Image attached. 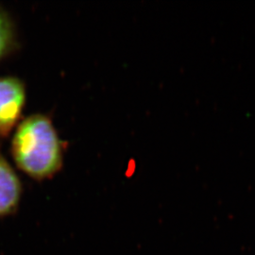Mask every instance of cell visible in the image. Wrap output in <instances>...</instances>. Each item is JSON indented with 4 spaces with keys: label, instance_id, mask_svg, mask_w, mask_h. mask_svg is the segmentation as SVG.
Here are the masks:
<instances>
[{
    "label": "cell",
    "instance_id": "3957f363",
    "mask_svg": "<svg viewBox=\"0 0 255 255\" xmlns=\"http://www.w3.org/2000/svg\"><path fill=\"white\" fill-rule=\"evenodd\" d=\"M22 189L18 175L0 152V219L12 215L17 210Z\"/></svg>",
    "mask_w": 255,
    "mask_h": 255
},
{
    "label": "cell",
    "instance_id": "7a4b0ae2",
    "mask_svg": "<svg viewBox=\"0 0 255 255\" xmlns=\"http://www.w3.org/2000/svg\"><path fill=\"white\" fill-rule=\"evenodd\" d=\"M27 100L26 85L13 76L0 77V138L9 136L21 121Z\"/></svg>",
    "mask_w": 255,
    "mask_h": 255
},
{
    "label": "cell",
    "instance_id": "6da1fadb",
    "mask_svg": "<svg viewBox=\"0 0 255 255\" xmlns=\"http://www.w3.org/2000/svg\"><path fill=\"white\" fill-rule=\"evenodd\" d=\"M66 146L51 118L37 113L19 122L10 141V154L22 172L43 182L62 170Z\"/></svg>",
    "mask_w": 255,
    "mask_h": 255
},
{
    "label": "cell",
    "instance_id": "277c9868",
    "mask_svg": "<svg viewBox=\"0 0 255 255\" xmlns=\"http://www.w3.org/2000/svg\"><path fill=\"white\" fill-rule=\"evenodd\" d=\"M15 25L6 9L0 7V62L17 46Z\"/></svg>",
    "mask_w": 255,
    "mask_h": 255
}]
</instances>
